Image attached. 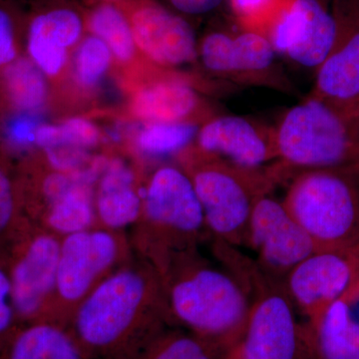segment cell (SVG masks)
Returning a JSON list of instances; mask_svg holds the SVG:
<instances>
[{"label": "cell", "mask_w": 359, "mask_h": 359, "mask_svg": "<svg viewBox=\"0 0 359 359\" xmlns=\"http://www.w3.org/2000/svg\"><path fill=\"white\" fill-rule=\"evenodd\" d=\"M133 168L124 161H111L94 191L97 228L125 231L140 216L144 186Z\"/></svg>", "instance_id": "20"}, {"label": "cell", "mask_w": 359, "mask_h": 359, "mask_svg": "<svg viewBox=\"0 0 359 359\" xmlns=\"http://www.w3.org/2000/svg\"><path fill=\"white\" fill-rule=\"evenodd\" d=\"M200 125L192 123H149L137 137V146L149 156L177 154L192 145Z\"/></svg>", "instance_id": "25"}, {"label": "cell", "mask_w": 359, "mask_h": 359, "mask_svg": "<svg viewBox=\"0 0 359 359\" xmlns=\"http://www.w3.org/2000/svg\"><path fill=\"white\" fill-rule=\"evenodd\" d=\"M90 2V4H97V2H101V1H119V0H88Z\"/></svg>", "instance_id": "33"}, {"label": "cell", "mask_w": 359, "mask_h": 359, "mask_svg": "<svg viewBox=\"0 0 359 359\" xmlns=\"http://www.w3.org/2000/svg\"><path fill=\"white\" fill-rule=\"evenodd\" d=\"M283 182L304 170L359 166V104L309 95L275 127Z\"/></svg>", "instance_id": "4"}, {"label": "cell", "mask_w": 359, "mask_h": 359, "mask_svg": "<svg viewBox=\"0 0 359 359\" xmlns=\"http://www.w3.org/2000/svg\"><path fill=\"white\" fill-rule=\"evenodd\" d=\"M128 18L137 48L151 65L162 69L197 61L198 44L192 26L157 0L115 1Z\"/></svg>", "instance_id": "13"}, {"label": "cell", "mask_w": 359, "mask_h": 359, "mask_svg": "<svg viewBox=\"0 0 359 359\" xmlns=\"http://www.w3.org/2000/svg\"><path fill=\"white\" fill-rule=\"evenodd\" d=\"M181 15L201 16L212 13L226 0H166Z\"/></svg>", "instance_id": "32"}, {"label": "cell", "mask_w": 359, "mask_h": 359, "mask_svg": "<svg viewBox=\"0 0 359 359\" xmlns=\"http://www.w3.org/2000/svg\"><path fill=\"white\" fill-rule=\"evenodd\" d=\"M40 148L93 147L100 140V133L93 123L83 118H71L59 125H42L33 133Z\"/></svg>", "instance_id": "26"}, {"label": "cell", "mask_w": 359, "mask_h": 359, "mask_svg": "<svg viewBox=\"0 0 359 359\" xmlns=\"http://www.w3.org/2000/svg\"><path fill=\"white\" fill-rule=\"evenodd\" d=\"M113 54L102 40L94 35H84L78 44L74 60V75L83 88L95 87L112 65Z\"/></svg>", "instance_id": "27"}, {"label": "cell", "mask_w": 359, "mask_h": 359, "mask_svg": "<svg viewBox=\"0 0 359 359\" xmlns=\"http://www.w3.org/2000/svg\"><path fill=\"white\" fill-rule=\"evenodd\" d=\"M134 257L125 231L92 228L63 237L53 294L40 323L67 328L89 294Z\"/></svg>", "instance_id": "8"}, {"label": "cell", "mask_w": 359, "mask_h": 359, "mask_svg": "<svg viewBox=\"0 0 359 359\" xmlns=\"http://www.w3.org/2000/svg\"><path fill=\"white\" fill-rule=\"evenodd\" d=\"M23 219L18 176L8 162L0 156V245L16 230Z\"/></svg>", "instance_id": "29"}, {"label": "cell", "mask_w": 359, "mask_h": 359, "mask_svg": "<svg viewBox=\"0 0 359 359\" xmlns=\"http://www.w3.org/2000/svg\"><path fill=\"white\" fill-rule=\"evenodd\" d=\"M174 327L184 328L228 355L244 334L250 299L236 276L200 250L175 257L159 273Z\"/></svg>", "instance_id": "2"}, {"label": "cell", "mask_w": 359, "mask_h": 359, "mask_svg": "<svg viewBox=\"0 0 359 359\" xmlns=\"http://www.w3.org/2000/svg\"><path fill=\"white\" fill-rule=\"evenodd\" d=\"M177 159L192 182L212 238L245 247L255 203L280 183L273 165L266 169L238 166L194 143Z\"/></svg>", "instance_id": "5"}, {"label": "cell", "mask_w": 359, "mask_h": 359, "mask_svg": "<svg viewBox=\"0 0 359 359\" xmlns=\"http://www.w3.org/2000/svg\"><path fill=\"white\" fill-rule=\"evenodd\" d=\"M11 285L6 269L0 264V342L18 327Z\"/></svg>", "instance_id": "31"}, {"label": "cell", "mask_w": 359, "mask_h": 359, "mask_svg": "<svg viewBox=\"0 0 359 359\" xmlns=\"http://www.w3.org/2000/svg\"><path fill=\"white\" fill-rule=\"evenodd\" d=\"M18 26L13 9L0 0V75L18 57Z\"/></svg>", "instance_id": "30"}, {"label": "cell", "mask_w": 359, "mask_h": 359, "mask_svg": "<svg viewBox=\"0 0 359 359\" xmlns=\"http://www.w3.org/2000/svg\"><path fill=\"white\" fill-rule=\"evenodd\" d=\"M231 13L242 29L266 36L271 26L294 0H228Z\"/></svg>", "instance_id": "28"}, {"label": "cell", "mask_w": 359, "mask_h": 359, "mask_svg": "<svg viewBox=\"0 0 359 359\" xmlns=\"http://www.w3.org/2000/svg\"><path fill=\"white\" fill-rule=\"evenodd\" d=\"M169 327L174 325L159 273L135 256L80 304L67 330L88 359H136Z\"/></svg>", "instance_id": "1"}, {"label": "cell", "mask_w": 359, "mask_h": 359, "mask_svg": "<svg viewBox=\"0 0 359 359\" xmlns=\"http://www.w3.org/2000/svg\"><path fill=\"white\" fill-rule=\"evenodd\" d=\"M283 203L316 250L359 245V166L297 172Z\"/></svg>", "instance_id": "7"}, {"label": "cell", "mask_w": 359, "mask_h": 359, "mask_svg": "<svg viewBox=\"0 0 359 359\" xmlns=\"http://www.w3.org/2000/svg\"><path fill=\"white\" fill-rule=\"evenodd\" d=\"M135 117L148 123H203L216 116L184 77L158 72L136 89L129 104Z\"/></svg>", "instance_id": "16"}, {"label": "cell", "mask_w": 359, "mask_h": 359, "mask_svg": "<svg viewBox=\"0 0 359 359\" xmlns=\"http://www.w3.org/2000/svg\"><path fill=\"white\" fill-rule=\"evenodd\" d=\"M84 13L86 32L102 40L109 47L118 63L128 65L139 52L128 18L116 2L90 4Z\"/></svg>", "instance_id": "22"}, {"label": "cell", "mask_w": 359, "mask_h": 359, "mask_svg": "<svg viewBox=\"0 0 359 359\" xmlns=\"http://www.w3.org/2000/svg\"><path fill=\"white\" fill-rule=\"evenodd\" d=\"M212 236L192 182L181 167H158L144 186L140 216L130 236L135 256L161 273L175 257Z\"/></svg>", "instance_id": "3"}, {"label": "cell", "mask_w": 359, "mask_h": 359, "mask_svg": "<svg viewBox=\"0 0 359 359\" xmlns=\"http://www.w3.org/2000/svg\"><path fill=\"white\" fill-rule=\"evenodd\" d=\"M46 76L28 56H18L0 75V89L13 109L33 113L41 110L48 99Z\"/></svg>", "instance_id": "23"}, {"label": "cell", "mask_w": 359, "mask_h": 359, "mask_svg": "<svg viewBox=\"0 0 359 359\" xmlns=\"http://www.w3.org/2000/svg\"><path fill=\"white\" fill-rule=\"evenodd\" d=\"M61 241L25 217L0 245V264L11 282L18 325L41 321L55 285Z\"/></svg>", "instance_id": "9"}, {"label": "cell", "mask_w": 359, "mask_h": 359, "mask_svg": "<svg viewBox=\"0 0 359 359\" xmlns=\"http://www.w3.org/2000/svg\"><path fill=\"white\" fill-rule=\"evenodd\" d=\"M337 34V14L323 0H294L266 36L276 54L316 72L334 48Z\"/></svg>", "instance_id": "14"}, {"label": "cell", "mask_w": 359, "mask_h": 359, "mask_svg": "<svg viewBox=\"0 0 359 359\" xmlns=\"http://www.w3.org/2000/svg\"><path fill=\"white\" fill-rule=\"evenodd\" d=\"M285 290L306 320L359 287V245L316 250L287 276Z\"/></svg>", "instance_id": "12"}, {"label": "cell", "mask_w": 359, "mask_h": 359, "mask_svg": "<svg viewBox=\"0 0 359 359\" xmlns=\"http://www.w3.org/2000/svg\"><path fill=\"white\" fill-rule=\"evenodd\" d=\"M136 359H226V353L184 328L169 327L151 340Z\"/></svg>", "instance_id": "24"}, {"label": "cell", "mask_w": 359, "mask_h": 359, "mask_svg": "<svg viewBox=\"0 0 359 359\" xmlns=\"http://www.w3.org/2000/svg\"><path fill=\"white\" fill-rule=\"evenodd\" d=\"M0 359H88L67 328L50 323L18 325L0 342Z\"/></svg>", "instance_id": "21"}, {"label": "cell", "mask_w": 359, "mask_h": 359, "mask_svg": "<svg viewBox=\"0 0 359 359\" xmlns=\"http://www.w3.org/2000/svg\"><path fill=\"white\" fill-rule=\"evenodd\" d=\"M86 32L84 13L74 7L59 4L36 11L26 30L28 57L46 77H56L65 70L71 48Z\"/></svg>", "instance_id": "17"}, {"label": "cell", "mask_w": 359, "mask_h": 359, "mask_svg": "<svg viewBox=\"0 0 359 359\" xmlns=\"http://www.w3.org/2000/svg\"><path fill=\"white\" fill-rule=\"evenodd\" d=\"M219 259L238 278L250 304L244 334L226 359H311L304 327L283 283L266 275L236 247L224 248Z\"/></svg>", "instance_id": "6"}, {"label": "cell", "mask_w": 359, "mask_h": 359, "mask_svg": "<svg viewBox=\"0 0 359 359\" xmlns=\"http://www.w3.org/2000/svg\"><path fill=\"white\" fill-rule=\"evenodd\" d=\"M245 247L266 275L283 282L316 247L309 233L271 193L259 197L252 207Z\"/></svg>", "instance_id": "11"}, {"label": "cell", "mask_w": 359, "mask_h": 359, "mask_svg": "<svg viewBox=\"0 0 359 359\" xmlns=\"http://www.w3.org/2000/svg\"><path fill=\"white\" fill-rule=\"evenodd\" d=\"M339 18V34L316 72L311 95L339 104H359V13Z\"/></svg>", "instance_id": "18"}, {"label": "cell", "mask_w": 359, "mask_h": 359, "mask_svg": "<svg viewBox=\"0 0 359 359\" xmlns=\"http://www.w3.org/2000/svg\"><path fill=\"white\" fill-rule=\"evenodd\" d=\"M195 145L250 169H266L278 162L275 127L233 115H216L203 123Z\"/></svg>", "instance_id": "15"}, {"label": "cell", "mask_w": 359, "mask_h": 359, "mask_svg": "<svg viewBox=\"0 0 359 359\" xmlns=\"http://www.w3.org/2000/svg\"><path fill=\"white\" fill-rule=\"evenodd\" d=\"M205 70L238 83L262 85L287 91V78L276 65V52L261 33L216 29L205 33L198 44Z\"/></svg>", "instance_id": "10"}, {"label": "cell", "mask_w": 359, "mask_h": 359, "mask_svg": "<svg viewBox=\"0 0 359 359\" xmlns=\"http://www.w3.org/2000/svg\"><path fill=\"white\" fill-rule=\"evenodd\" d=\"M358 299L359 287L306 320L311 359H359V320L353 309Z\"/></svg>", "instance_id": "19"}]
</instances>
